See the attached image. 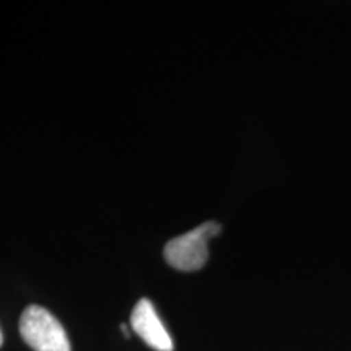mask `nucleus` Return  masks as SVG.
<instances>
[{"label":"nucleus","mask_w":351,"mask_h":351,"mask_svg":"<svg viewBox=\"0 0 351 351\" xmlns=\"http://www.w3.org/2000/svg\"><path fill=\"white\" fill-rule=\"evenodd\" d=\"M221 232V226L207 221L195 230L171 239L165 247V258L171 267L181 271L200 270L208 261V241Z\"/></svg>","instance_id":"nucleus-1"},{"label":"nucleus","mask_w":351,"mask_h":351,"mask_svg":"<svg viewBox=\"0 0 351 351\" xmlns=\"http://www.w3.org/2000/svg\"><path fill=\"white\" fill-rule=\"evenodd\" d=\"M20 333L34 351H70L67 333L60 322L41 306H28L20 317Z\"/></svg>","instance_id":"nucleus-2"},{"label":"nucleus","mask_w":351,"mask_h":351,"mask_svg":"<svg viewBox=\"0 0 351 351\" xmlns=\"http://www.w3.org/2000/svg\"><path fill=\"white\" fill-rule=\"evenodd\" d=\"M130 326L132 330L153 350L173 351V340L161 324V319L158 317L155 306L147 298H143L135 304L130 315Z\"/></svg>","instance_id":"nucleus-3"},{"label":"nucleus","mask_w":351,"mask_h":351,"mask_svg":"<svg viewBox=\"0 0 351 351\" xmlns=\"http://www.w3.org/2000/svg\"><path fill=\"white\" fill-rule=\"evenodd\" d=\"M2 341H3V337H2V330H0V346H2Z\"/></svg>","instance_id":"nucleus-4"}]
</instances>
